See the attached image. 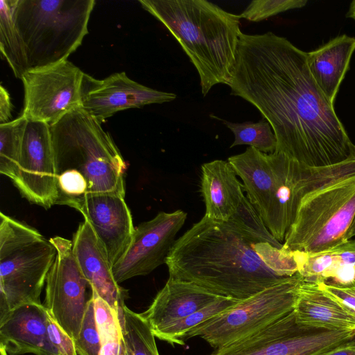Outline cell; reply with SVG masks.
<instances>
[{
	"instance_id": "obj_24",
	"label": "cell",
	"mask_w": 355,
	"mask_h": 355,
	"mask_svg": "<svg viewBox=\"0 0 355 355\" xmlns=\"http://www.w3.org/2000/svg\"><path fill=\"white\" fill-rule=\"evenodd\" d=\"M16 1H0V50L15 77L21 78L28 69L23 42L13 19Z\"/></svg>"
},
{
	"instance_id": "obj_18",
	"label": "cell",
	"mask_w": 355,
	"mask_h": 355,
	"mask_svg": "<svg viewBox=\"0 0 355 355\" xmlns=\"http://www.w3.org/2000/svg\"><path fill=\"white\" fill-rule=\"evenodd\" d=\"M47 317L42 304L13 309L0 319V348L9 355H56L48 334Z\"/></svg>"
},
{
	"instance_id": "obj_31",
	"label": "cell",
	"mask_w": 355,
	"mask_h": 355,
	"mask_svg": "<svg viewBox=\"0 0 355 355\" xmlns=\"http://www.w3.org/2000/svg\"><path fill=\"white\" fill-rule=\"evenodd\" d=\"M306 0H254L239 15L251 21H260L287 10L301 8Z\"/></svg>"
},
{
	"instance_id": "obj_21",
	"label": "cell",
	"mask_w": 355,
	"mask_h": 355,
	"mask_svg": "<svg viewBox=\"0 0 355 355\" xmlns=\"http://www.w3.org/2000/svg\"><path fill=\"white\" fill-rule=\"evenodd\" d=\"M201 193L208 219L228 222L245 198L243 187L228 161L216 159L202 165Z\"/></svg>"
},
{
	"instance_id": "obj_35",
	"label": "cell",
	"mask_w": 355,
	"mask_h": 355,
	"mask_svg": "<svg viewBox=\"0 0 355 355\" xmlns=\"http://www.w3.org/2000/svg\"><path fill=\"white\" fill-rule=\"evenodd\" d=\"M320 355H355V340L342 343Z\"/></svg>"
},
{
	"instance_id": "obj_2",
	"label": "cell",
	"mask_w": 355,
	"mask_h": 355,
	"mask_svg": "<svg viewBox=\"0 0 355 355\" xmlns=\"http://www.w3.org/2000/svg\"><path fill=\"white\" fill-rule=\"evenodd\" d=\"M282 245L258 215L203 216L175 241L166 264L169 277L242 300L297 272L294 253Z\"/></svg>"
},
{
	"instance_id": "obj_37",
	"label": "cell",
	"mask_w": 355,
	"mask_h": 355,
	"mask_svg": "<svg viewBox=\"0 0 355 355\" xmlns=\"http://www.w3.org/2000/svg\"><path fill=\"white\" fill-rule=\"evenodd\" d=\"M353 236H355V216L347 234V240L351 239Z\"/></svg>"
},
{
	"instance_id": "obj_29",
	"label": "cell",
	"mask_w": 355,
	"mask_h": 355,
	"mask_svg": "<svg viewBox=\"0 0 355 355\" xmlns=\"http://www.w3.org/2000/svg\"><path fill=\"white\" fill-rule=\"evenodd\" d=\"M232 132L234 140L230 148L248 145L264 153H273L277 140L270 123L264 119L257 122L232 123L220 119Z\"/></svg>"
},
{
	"instance_id": "obj_3",
	"label": "cell",
	"mask_w": 355,
	"mask_h": 355,
	"mask_svg": "<svg viewBox=\"0 0 355 355\" xmlns=\"http://www.w3.org/2000/svg\"><path fill=\"white\" fill-rule=\"evenodd\" d=\"M58 188L56 205L86 195L125 196V161L110 135L81 107L50 126Z\"/></svg>"
},
{
	"instance_id": "obj_27",
	"label": "cell",
	"mask_w": 355,
	"mask_h": 355,
	"mask_svg": "<svg viewBox=\"0 0 355 355\" xmlns=\"http://www.w3.org/2000/svg\"><path fill=\"white\" fill-rule=\"evenodd\" d=\"M126 355H159L155 335L141 314L123 309L121 325Z\"/></svg>"
},
{
	"instance_id": "obj_17",
	"label": "cell",
	"mask_w": 355,
	"mask_h": 355,
	"mask_svg": "<svg viewBox=\"0 0 355 355\" xmlns=\"http://www.w3.org/2000/svg\"><path fill=\"white\" fill-rule=\"evenodd\" d=\"M72 249L91 289L118 313L122 325L127 291L116 282L107 254L92 226L85 220L73 234Z\"/></svg>"
},
{
	"instance_id": "obj_26",
	"label": "cell",
	"mask_w": 355,
	"mask_h": 355,
	"mask_svg": "<svg viewBox=\"0 0 355 355\" xmlns=\"http://www.w3.org/2000/svg\"><path fill=\"white\" fill-rule=\"evenodd\" d=\"M96 322L100 336V355H126L118 313L92 289Z\"/></svg>"
},
{
	"instance_id": "obj_6",
	"label": "cell",
	"mask_w": 355,
	"mask_h": 355,
	"mask_svg": "<svg viewBox=\"0 0 355 355\" xmlns=\"http://www.w3.org/2000/svg\"><path fill=\"white\" fill-rule=\"evenodd\" d=\"M57 254L37 230L0 212V319L40 294Z\"/></svg>"
},
{
	"instance_id": "obj_8",
	"label": "cell",
	"mask_w": 355,
	"mask_h": 355,
	"mask_svg": "<svg viewBox=\"0 0 355 355\" xmlns=\"http://www.w3.org/2000/svg\"><path fill=\"white\" fill-rule=\"evenodd\" d=\"M355 216V179L313 192L301 201L284 241L289 252L317 253L347 241Z\"/></svg>"
},
{
	"instance_id": "obj_9",
	"label": "cell",
	"mask_w": 355,
	"mask_h": 355,
	"mask_svg": "<svg viewBox=\"0 0 355 355\" xmlns=\"http://www.w3.org/2000/svg\"><path fill=\"white\" fill-rule=\"evenodd\" d=\"M304 280L297 272L283 278L191 330L185 340L200 336L217 349L250 336L294 309Z\"/></svg>"
},
{
	"instance_id": "obj_4",
	"label": "cell",
	"mask_w": 355,
	"mask_h": 355,
	"mask_svg": "<svg viewBox=\"0 0 355 355\" xmlns=\"http://www.w3.org/2000/svg\"><path fill=\"white\" fill-rule=\"evenodd\" d=\"M177 40L197 70L205 96L227 85L239 42V15L205 0H139Z\"/></svg>"
},
{
	"instance_id": "obj_15",
	"label": "cell",
	"mask_w": 355,
	"mask_h": 355,
	"mask_svg": "<svg viewBox=\"0 0 355 355\" xmlns=\"http://www.w3.org/2000/svg\"><path fill=\"white\" fill-rule=\"evenodd\" d=\"M81 107L102 123L115 113L129 108L174 101V93L158 91L131 80L125 72L114 73L103 80L84 73Z\"/></svg>"
},
{
	"instance_id": "obj_28",
	"label": "cell",
	"mask_w": 355,
	"mask_h": 355,
	"mask_svg": "<svg viewBox=\"0 0 355 355\" xmlns=\"http://www.w3.org/2000/svg\"><path fill=\"white\" fill-rule=\"evenodd\" d=\"M27 119L21 115L0 124V172L13 181L17 175Z\"/></svg>"
},
{
	"instance_id": "obj_36",
	"label": "cell",
	"mask_w": 355,
	"mask_h": 355,
	"mask_svg": "<svg viewBox=\"0 0 355 355\" xmlns=\"http://www.w3.org/2000/svg\"><path fill=\"white\" fill-rule=\"evenodd\" d=\"M346 17L353 19L355 21V0L352 1L349 4Z\"/></svg>"
},
{
	"instance_id": "obj_38",
	"label": "cell",
	"mask_w": 355,
	"mask_h": 355,
	"mask_svg": "<svg viewBox=\"0 0 355 355\" xmlns=\"http://www.w3.org/2000/svg\"><path fill=\"white\" fill-rule=\"evenodd\" d=\"M0 355H7V353L3 349L0 348Z\"/></svg>"
},
{
	"instance_id": "obj_13",
	"label": "cell",
	"mask_w": 355,
	"mask_h": 355,
	"mask_svg": "<svg viewBox=\"0 0 355 355\" xmlns=\"http://www.w3.org/2000/svg\"><path fill=\"white\" fill-rule=\"evenodd\" d=\"M187 217V214L180 209L171 213L161 211L136 227L130 245L112 267L116 282L119 284L146 275L166 263Z\"/></svg>"
},
{
	"instance_id": "obj_11",
	"label": "cell",
	"mask_w": 355,
	"mask_h": 355,
	"mask_svg": "<svg viewBox=\"0 0 355 355\" xmlns=\"http://www.w3.org/2000/svg\"><path fill=\"white\" fill-rule=\"evenodd\" d=\"M84 73L69 60L28 71L21 78L24 89L21 116L51 126L81 107Z\"/></svg>"
},
{
	"instance_id": "obj_12",
	"label": "cell",
	"mask_w": 355,
	"mask_h": 355,
	"mask_svg": "<svg viewBox=\"0 0 355 355\" xmlns=\"http://www.w3.org/2000/svg\"><path fill=\"white\" fill-rule=\"evenodd\" d=\"M57 254L46 279L44 304L53 319L74 340L78 338L90 286L75 259L72 241L61 236L50 239Z\"/></svg>"
},
{
	"instance_id": "obj_20",
	"label": "cell",
	"mask_w": 355,
	"mask_h": 355,
	"mask_svg": "<svg viewBox=\"0 0 355 355\" xmlns=\"http://www.w3.org/2000/svg\"><path fill=\"white\" fill-rule=\"evenodd\" d=\"M218 297L192 282L169 277L148 309L140 314L154 332L191 315Z\"/></svg>"
},
{
	"instance_id": "obj_33",
	"label": "cell",
	"mask_w": 355,
	"mask_h": 355,
	"mask_svg": "<svg viewBox=\"0 0 355 355\" xmlns=\"http://www.w3.org/2000/svg\"><path fill=\"white\" fill-rule=\"evenodd\" d=\"M318 282L326 292L355 313V279L347 284Z\"/></svg>"
},
{
	"instance_id": "obj_19",
	"label": "cell",
	"mask_w": 355,
	"mask_h": 355,
	"mask_svg": "<svg viewBox=\"0 0 355 355\" xmlns=\"http://www.w3.org/2000/svg\"><path fill=\"white\" fill-rule=\"evenodd\" d=\"M293 310L297 324L306 330H355V313L326 292L318 281L304 280Z\"/></svg>"
},
{
	"instance_id": "obj_32",
	"label": "cell",
	"mask_w": 355,
	"mask_h": 355,
	"mask_svg": "<svg viewBox=\"0 0 355 355\" xmlns=\"http://www.w3.org/2000/svg\"><path fill=\"white\" fill-rule=\"evenodd\" d=\"M47 330L50 340L55 349L56 355H78L74 340L60 327L49 312Z\"/></svg>"
},
{
	"instance_id": "obj_30",
	"label": "cell",
	"mask_w": 355,
	"mask_h": 355,
	"mask_svg": "<svg viewBox=\"0 0 355 355\" xmlns=\"http://www.w3.org/2000/svg\"><path fill=\"white\" fill-rule=\"evenodd\" d=\"M78 355H100L101 344L98 331L94 300L87 302L78 338L74 340Z\"/></svg>"
},
{
	"instance_id": "obj_7",
	"label": "cell",
	"mask_w": 355,
	"mask_h": 355,
	"mask_svg": "<svg viewBox=\"0 0 355 355\" xmlns=\"http://www.w3.org/2000/svg\"><path fill=\"white\" fill-rule=\"evenodd\" d=\"M259 216L279 242L294 220L297 206L292 186L293 159L279 153L248 147L228 158Z\"/></svg>"
},
{
	"instance_id": "obj_10",
	"label": "cell",
	"mask_w": 355,
	"mask_h": 355,
	"mask_svg": "<svg viewBox=\"0 0 355 355\" xmlns=\"http://www.w3.org/2000/svg\"><path fill=\"white\" fill-rule=\"evenodd\" d=\"M355 330L309 331L294 310L259 331L216 349L209 355H320L354 340Z\"/></svg>"
},
{
	"instance_id": "obj_34",
	"label": "cell",
	"mask_w": 355,
	"mask_h": 355,
	"mask_svg": "<svg viewBox=\"0 0 355 355\" xmlns=\"http://www.w3.org/2000/svg\"><path fill=\"white\" fill-rule=\"evenodd\" d=\"M12 105L9 93L5 87L0 86V124L9 122L12 117Z\"/></svg>"
},
{
	"instance_id": "obj_1",
	"label": "cell",
	"mask_w": 355,
	"mask_h": 355,
	"mask_svg": "<svg viewBox=\"0 0 355 355\" xmlns=\"http://www.w3.org/2000/svg\"><path fill=\"white\" fill-rule=\"evenodd\" d=\"M227 85L271 125L275 152L311 167L346 160L355 149L314 81L306 52L272 32L241 33Z\"/></svg>"
},
{
	"instance_id": "obj_23",
	"label": "cell",
	"mask_w": 355,
	"mask_h": 355,
	"mask_svg": "<svg viewBox=\"0 0 355 355\" xmlns=\"http://www.w3.org/2000/svg\"><path fill=\"white\" fill-rule=\"evenodd\" d=\"M293 252L297 263V273L305 281L334 279L341 269L355 266V240H347L317 253Z\"/></svg>"
},
{
	"instance_id": "obj_16",
	"label": "cell",
	"mask_w": 355,
	"mask_h": 355,
	"mask_svg": "<svg viewBox=\"0 0 355 355\" xmlns=\"http://www.w3.org/2000/svg\"><path fill=\"white\" fill-rule=\"evenodd\" d=\"M124 197L117 193L89 194L68 205L90 224L112 267L130 245L135 228Z\"/></svg>"
},
{
	"instance_id": "obj_14",
	"label": "cell",
	"mask_w": 355,
	"mask_h": 355,
	"mask_svg": "<svg viewBox=\"0 0 355 355\" xmlns=\"http://www.w3.org/2000/svg\"><path fill=\"white\" fill-rule=\"evenodd\" d=\"M12 182L29 202L46 209L56 205L58 194L49 124L27 120L18 171Z\"/></svg>"
},
{
	"instance_id": "obj_22",
	"label": "cell",
	"mask_w": 355,
	"mask_h": 355,
	"mask_svg": "<svg viewBox=\"0 0 355 355\" xmlns=\"http://www.w3.org/2000/svg\"><path fill=\"white\" fill-rule=\"evenodd\" d=\"M354 51L355 37L343 34L306 53L309 71L331 105H334L336 96L349 69L350 60Z\"/></svg>"
},
{
	"instance_id": "obj_5",
	"label": "cell",
	"mask_w": 355,
	"mask_h": 355,
	"mask_svg": "<svg viewBox=\"0 0 355 355\" xmlns=\"http://www.w3.org/2000/svg\"><path fill=\"white\" fill-rule=\"evenodd\" d=\"M94 0H17L13 19L28 71L67 60L88 33Z\"/></svg>"
},
{
	"instance_id": "obj_25",
	"label": "cell",
	"mask_w": 355,
	"mask_h": 355,
	"mask_svg": "<svg viewBox=\"0 0 355 355\" xmlns=\"http://www.w3.org/2000/svg\"><path fill=\"white\" fill-rule=\"evenodd\" d=\"M239 300L220 296L211 303L191 315L159 330L153 332L155 337L171 345H184L185 337L191 330L237 304Z\"/></svg>"
}]
</instances>
